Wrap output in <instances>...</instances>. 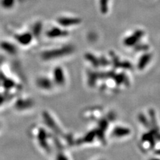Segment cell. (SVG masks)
<instances>
[{
	"mask_svg": "<svg viewBox=\"0 0 160 160\" xmlns=\"http://www.w3.org/2000/svg\"><path fill=\"white\" fill-rule=\"evenodd\" d=\"M73 52V48L71 46H68L59 49H52L49 50V51L45 52L42 54V58L44 59H52L53 58H56L66 56V55L70 54Z\"/></svg>",
	"mask_w": 160,
	"mask_h": 160,
	"instance_id": "cell-1",
	"label": "cell"
},
{
	"mask_svg": "<svg viewBox=\"0 0 160 160\" xmlns=\"http://www.w3.org/2000/svg\"><path fill=\"white\" fill-rule=\"evenodd\" d=\"M58 23L63 27H68L80 23H81V19L76 18L62 17L58 19Z\"/></svg>",
	"mask_w": 160,
	"mask_h": 160,
	"instance_id": "cell-2",
	"label": "cell"
},
{
	"mask_svg": "<svg viewBox=\"0 0 160 160\" xmlns=\"http://www.w3.org/2000/svg\"><path fill=\"white\" fill-rule=\"evenodd\" d=\"M48 37L49 38H58L59 37H65L68 35L66 30H63L59 28H53L46 33Z\"/></svg>",
	"mask_w": 160,
	"mask_h": 160,
	"instance_id": "cell-3",
	"label": "cell"
},
{
	"mask_svg": "<svg viewBox=\"0 0 160 160\" xmlns=\"http://www.w3.org/2000/svg\"><path fill=\"white\" fill-rule=\"evenodd\" d=\"M17 41L22 45H28L32 40V34L30 33H24L22 34H18L15 36Z\"/></svg>",
	"mask_w": 160,
	"mask_h": 160,
	"instance_id": "cell-4",
	"label": "cell"
},
{
	"mask_svg": "<svg viewBox=\"0 0 160 160\" xmlns=\"http://www.w3.org/2000/svg\"><path fill=\"white\" fill-rule=\"evenodd\" d=\"M143 35V32L142 31H137L135 32L134 34L132 35L131 36H129V38H126L125 39L124 43L127 46H132L134 43H136L138 40L141 38V37Z\"/></svg>",
	"mask_w": 160,
	"mask_h": 160,
	"instance_id": "cell-5",
	"label": "cell"
},
{
	"mask_svg": "<svg viewBox=\"0 0 160 160\" xmlns=\"http://www.w3.org/2000/svg\"><path fill=\"white\" fill-rule=\"evenodd\" d=\"M129 133V130L125 128H116L113 130V135L116 137H122L127 136Z\"/></svg>",
	"mask_w": 160,
	"mask_h": 160,
	"instance_id": "cell-6",
	"label": "cell"
},
{
	"mask_svg": "<svg viewBox=\"0 0 160 160\" xmlns=\"http://www.w3.org/2000/svg\"><path fill=\"white\" fill-rule=\"evenodd\" d=\"M150 59H151V55L149 54L144 55V56H143L139 60V62L138 63V68L140 69H142L143 68L146 67L148 63L150 61Z\"/></svg>",
	"mask_w": 160,
	"mask_h": 160,
	"instance_id": "cell-7",
	"label": "cell"
},
{
	"mask_svg": "<svg viewBox=\"0 0 160 160\" xmlns=\"http://www.w3.org/2000/svg\"><path fill=\"white\" fill-rule=\"evenodd\" d=\"M1 46L2 49H3L5 51H6L9 53H13L16 52V49H15V47L13 46V45L10 44L8 42H3L1 44Z\"/></svg>",
	"mask_w": 160,
	"mask_h": 160,
	"instance_id": "cell-8",
	"label": "cell"
},
{
	"mask_svg": "<svg viewBox=\"0 0 160 160\" xmlns=\"http://www.w3.org/2000/svg\"><path fill=\"white\" fill-rule=\"evenodd\" d=\"M42 29V23L41 22H37L33 28V34L36 36H39L41 33Z\"/></svg>",
	"mask_w": 160,
	"mask_h": 160,
	"instance_id": "cell-9",
	"label": "cell"
},
{
	"mask_svg": "<svg viewBox=\"0 0 160 160\" xmlns=\"http://www.w3.org/2000/svg\"><path fill=\"white\" fill-rule=\"evenodd\" d=\"M108 2L109 0H100V9H101V12L103 13L108 12Z\"/></svg>",
	"mask_w": 160,
	"mask_h": 160,
	"instance_id": "cell-10",
	"label": "cell"
},
{
	"mask_svg": "<svg viewBox=\"0 0 160 160\" xmlns=\"http://www.w3.org/2000/svg\"><path fill=\"white\" fill-rule=\"evenodd\" d=\"M15 2L16 0H2V5L4 8L10 9L14 6Z\"/></svg>",
	"mask_w": 160,
	"mask_h": 160,
	"instance_id": "cell-11",
	"label": "cell"
},
{
	"mask_svg": "<svg viewBox=\"0 0 160 160\" xmlns=\"http://www.w3.org/2000/svg\"><path fill=\"white\" fill-rule=\"evenodd\" d=\"M57 72H56V81L58 82H59V83H62L64 82L63 80V73L61 69H57Z\"/></svg>",
	"mask_w": 160,
	"mask_h": 160,
	"instance_id": "cell-12",
	"label": "cell"
},
{
	"mask_svg": "<svg viewBox=\"0 0 160 160\" xmlns=\"http://www.w3.org/2000/svg\"><path fill=\"white\" fill-rule=\"evenodd\" d=\"M86 58L89 60V61L91 62L93 65H94L95 66H98L99 65V60H98L96 58H95L93 55L92 54H87L86 55Z\"/></svg>",
	"mask_w": 160,
	"mask_h": 160,
	"instance_id": "cell-13",
	"label": "cell"
},
{
	"mask_svg": "<svg viewBox=\"0 0 160 160\" xmlns=\"http://www.w3.org/2000/svg\"><path fill=\"white\" fill-rule=\"evenodd\" d=\"M58 160H68V159L66 158V156H64L63 155H62V156H59L58 157Z\"/></svg>",
	"mask_w": 160,
	"mask_h": 160,
	"instance_id": "cell-14",
	"label": "cell"
},
{
	"mask_svg": "<svg viewBox=\"0 0 160 160\" xmlns=\"http://www.w3.org/2000/svg\"><path fill=\"white\" fill-rule=\"evenodd\" d=\"M151 160H160V159H152Z\"/></svg>",
	"mask_w": 160,
	"mask_h": 160,
	"instance_id": "cell-15",
	"label": "cell"
}]
</instances>
